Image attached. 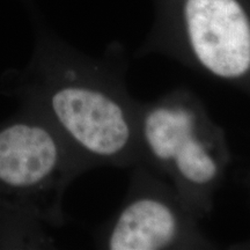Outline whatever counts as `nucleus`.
Wrapping results in <instances>:
<instances>
[{"instance_id":"f03ea898","label":"nucleus","mask_w":250,"mask_h":250,"mask_svg":"<svg viewBox=\"0 0 250 250\" xmlns=\"http://www.w3.org/2000/svg\"><path fill=\"white\" fill-rule=\"evenodd\" d=\"M123 56L98 67H67L48 102L59 129L83 154L117 168L140 164L138 100L129 93Z\"/></svg>"},{"instance_id":"f257e3e1","label":"nucleus","mask_w":250,"mask_h":250,"mask_svg":"<svg viewBox=\"0 0 250 250\" xmlns=\"http://www.w3.org/2000/svg\"><path fill=\"white\" fill-rule=\"evenodd\" d=\"M140 164L169 182L199 219L210 217L230 161L226 134L198 95L176 87L139 103Z\"/></svg>"},{"instance_id":"39448f33","label":"nucleus","mask_w":250,"mask_h":250,"mask_svg":"<svg viewBox=\"0 0 250 250\" xmlns=\"http://www.w3.org/2000/svg\"><path fill=\"white\" fill-rule=\"evenodd\" d=\"M64 165L62 144L48 127L15 124L0 132V181L15 188L50 182Z\"/></svg>"},{"instance_id":"7ed1b4c3","label":"nucleus","mask_w":250,"mask_h":250,"mask_svg":"<svg viewBox=\"0 0 250 250\" xmlns=\"http://www.w3.org/2000/svg\"><path fill=\"white\" fill-rule=\"evenodd\" d=\"M121 206L101 234L108 250H212L201 219L165 177L144 164L131 168Z\"/></svg>"},{"instance_id":"20e7f679","label":"nucleus","mask_w":250,"mask_h":250,"mask_svg":"<svg viewBox=\"0 0 250 250\" xmlns=\"http://www.w3.org/2000/svg\"><path fill=\"white\" fill-rule=\"evenodd\" d=\"M181 43L168 54L188 70L227 85L250 78V18L239 0H183Z\"/></svg>"}]
</instances>
